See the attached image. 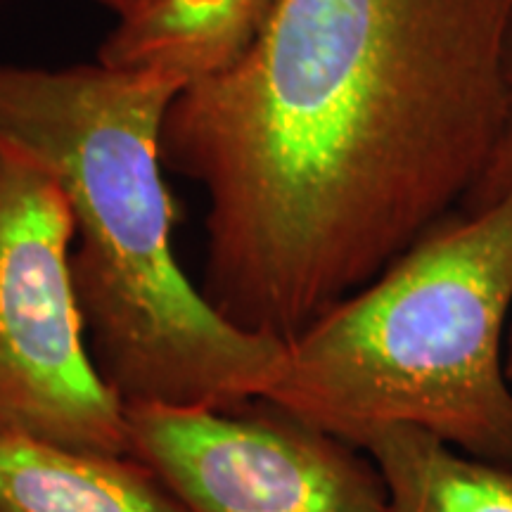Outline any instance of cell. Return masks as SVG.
Listing matches in <instances>:
<instances>
[{"instance_id":"1","label":"cell","mask_w":512,"mask_h":512,"mask_svg":"<svg viewBox=\"0 0 512 512\" xmlns=\"http://www.w3.org/2000/svg\"><path fill=\"white\" fill-rule=\"evenodd\" d=\"M512 0H278L183 88L164 169L207 192L202 294L292 342L465 214L508 114Z\"/></svg>"},{"instance_id":"2","label":"cell","mask_w":512,"mask_h":512,"mask_svg":"<svg viewBox=\"0 0 512 512\" xmlns=\"http://www.w3.org/2000/svg\"><path fill=\"white\" fill-rule=\"evenodd\" d=\"M181 93L105 64H0V136L67 197L88 354L124 406L240 411L280 377L287 344L221 316L174 252L162 124Z\"/></svg>"},{"instance_id":"3","label":"cell","mask_w":512,"mask_h":512,"mask_svg":"<svg viewBox=\"0 0 512 512\" xmlns=\"http://www.w3.org/2000/svg\"><path fill=\"white\" fill-rule=\"evenodd\" d=\"M512 188L456 214L287 342L261 401L361 446L413 427L512 472Z\"/></svg>"},{"instance_id":"4","label":"cell","mask_w":512,"mask_h":512,"mask_svg":"<svg viewBox=\"0 0 512 512\" xmlns=\"http://www.w3.org/2000/svg\"><path fill=\"white\" fill-rule=\"evenodd\" d=\"M72 245L60 183L0 136V437L128 456L124 403L86 347Z\"/></svg>"},{"instance_id":"5","label":"cell","mask_w":512,"mask_h":512,"mask_svg":"<svg viewBox=\"0 0 512 512\" xmlns=\"http://www.w3.org/2000/svg\"><path fill=\"white\" fill-rule=\"evenodd\" d=\"M128 456L190 512H394L375 460L266 401L124 406Z\"/></svg>"},{"instance_id":"6","label":"cell","mask_w":512,"mask_h":512,"mask_svg":"<svg viewBox=\"0 0 512 512\" xmlns=\"http://www.w3.org/2000/svg\"><path fill=\"white\" fill-rule=\"evenodd\" d=\"M275 5L278 0H155L138 15L119 19L98 62L183 91L238 62Z\"/></svg>"},{"instance_id":"7","label":"cell","mask_w":512,"mask_h":512,"mask_svg":"<svg viewBox=\"0 0 512 512\" xmlns=\"http://www.w3.org/2000/svg\"><path fill=\"white\" fill-rule=\"evenodd\" d=\"M0 512H190L131 456L0 437Z\"/></svg>"},{"instance_id":"8","label":"cell","mask_w":512,"mask_h":512,"mask_svg":"<svg viewBox=\"0 0 512 512\" xmlns=\"http://www.w3.org/2000/svg\"><path fill=\"white\" fill-rule=\"evenodd\" d=\"M387 484L394 512H512V472L470 458L413 427L363 441Z\"/></svg>"},{"instance_id":"9","label":"cell","mask_w":512,"mask_h":512,"mask_svg":"<svg viewBox=\"0 0 512 512\" xmlns=\"http://www.w3.org/2000/svg\"><path fill=\"white\" fill-rule=\"evenodd\" d=\"M505 86H508V114H505L501 140H498L489 171H486L484 181L477 188L465 214L489 207L512 188V17L508 29V48H505Z\"/></svg>"},{"instance_id":"10","label":"cell","mask_w":512,"mask_h":512,"mask_svg":"<svg viewBox=\"0 0 512 512\" xmlns=\"http://www.w3.org/2000/svg\"><path fill=\"white\" fill-rule=\"evenodd\" d=\"M95 3L114 12V15H117V22H119V19L138 15L140 10H145L147 5H152L155 0H95Z\"/></svg>"},{"instance_id":"11","label":"cell","mask_w":512,"mask_h":512,"mask_svg":"<svg viewBox=\"0 0 512 512\" xmlns=\"http://www.w3.org/2000/svg\"><path fill=\"white\" fill-rule=\"evenodd\" d=\"M503 370H505V380L512 387V325L505 332V344H503Z\"/></svg>"}]
</instances>
